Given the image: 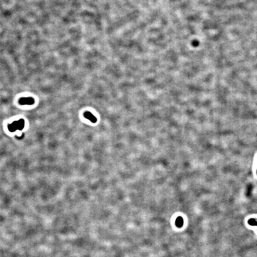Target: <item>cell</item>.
<instances>
[{"label":"cell","mask_w":257,"mask_h":257,"mask_svg":"<svg viewBox=\"0 0 257 257\" xmlns=\"http://www.w3.org/2000/svg\"></svg>","instance_id":"cell-5"},{"label":"cell","mask_w":257,"mask_h":257,"mask_svg":"<svg viewBox=\"0 0 257 257\" xmlns=\"http://www.w3.org/2000/svg\"><path fill=\"white\" fill-rule=\"evenodd\" d=\"M25 126V121L20 119L18 121H15L8 126V129L11 132H14L17 130H21Z\"/></svg>","instance_id":"cell-1"},{"label":"cell","mask_w":257,"mask_h":257,"mask_svg":"<svg viewBox=\"0 0 257 257\" xmlns=\"http://www.w3.org/2000/svg\"><path fill=\"white\" fill-rule=\"evenodd\" d=\"M175 224L178 227H181L183 224V220L182 217H178L176 220Z\"/></svg>","instance_id":"cell-4"},{"label":"cell","mask_w":257,"mask_h":257,"mask_svg":"<svg viewBox=\"0 0 257 257\" xmlns=\"http://www.w3.org/2000/svg\"><path fill=\"white\" fill-rule=\"evenodd\" d=\"M84 116H85V118L91 121V123H95L97 121L96 117H95V116L93 115L90 112H85V114H84Z\"/></svg>","instance_id":"cell-3"},{"label":"cell","mask_w":257,"mask_h":257,"mask_svg":"<svg viewBox=\"0 0 257 257\" xmlns=\"http://www.w3.org/2000/svg\"><path fill=\"white\" fill-rule=\"evenodd\" d=\"M19 103L21 105H32L34 104V100L31 97L27 98H22L20 100Z\"/></svg>","instance_id":"cell-2"}]
</instances>
